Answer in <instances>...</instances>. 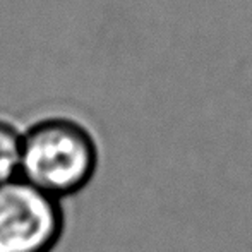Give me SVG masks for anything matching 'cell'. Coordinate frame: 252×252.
<instances>
[{
	"label": "cell",
	"mask_w": 252,
	"mask_h": 252,
	"mask_svg": "<svg viewBox=\"0 0 252 252\" xmlns=\"http://www.w3.org/2000/svg\"><path fill=\"white\" fill-rule=\"evenodd\" d=\"M63 223L62 202L23 177L0 184V252H52Z\"/></svg>",
	"instance_id": "7a4b0ae2"
},
{
	"label": "cell",
	"mask_w": 252,
	"mask_h": 252,
	"mask_svg": "<svg viewBox=\"0 0 252 252\" xmlns=\"http://www.w3.org/2000/svg\"><path fill=\"white\" fill-rule=\"evenodd\" d=\"M98 158L93 134L69 117H45L23 130L21 177L59 201L93 180Z\"/></svg>",
	"instance_id": "6da1fadb"
},
{
	"label": "cell",
	"mask_w": 252,
	"mask_h": 252,
	"mask_svg": "<svg viewBox=\"0 0 252 252\" xmlns=\"http://www.w3.org/2000/svg\"><path fill=\"white\" fill-rule=\"evenodd\" d=\"M23 130L9 119L0 117V184L21 177Z\"/></svg>",
	"instance_id": "3957f363"
}]
</instances>
